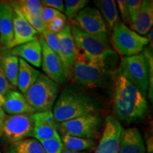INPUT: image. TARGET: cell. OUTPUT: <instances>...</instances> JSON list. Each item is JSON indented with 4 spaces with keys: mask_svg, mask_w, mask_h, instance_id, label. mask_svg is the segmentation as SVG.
<instances>
[{
    "mask_svg": "<svg viewBox=\"0 0 153 153\" xmlns=\"http://www.w3.org/2000/svg\"><path fill=\"white\" fill-rule=\"evenodd\" d=\"M118 55L114 50L98 57H91L77 48L72 70L76 84L90 89H105L116 82Z\"/></svg>",
    "mask_w": 153,
    "mask_h": 153,
    "instance_id": "cell-1",
    "label": "cell"
},
{
    "mask_svg": "<svg viewBox=\"0 0 153 153\" xmlns=\"http://www.w3.org/2000/svg\"><path fill=\"white\" fill-rule=\"evenodd\" d=\"M62 14H63L62 13L55 10L54 9L50 8V7H43H43H42V9L41 11V16L42 21H43V24L45 26H46V25L48 24L52 19H53L57 16H61Z\"/></svg>",
    "mask_w": 153,
    "mask_h": 153,
    "instance_id": "cell-33",
    "label": "cell"
},
{
    "mask_svg": "<svg viewBox=\"0 0 153 153\" xmlns=\"http://www.w3.org/2000/svg\"><path fill=\"white\" fill-rule=\"evenodd\" d=\"M116 2L118 6V9L120 11V16L123 20V23L124 24L130 26L131 24V19H130L128 9L127 0H117Z\"/></svg>",
    "mask_w": 153,
    "mask_h": 153,
    "instance_id": "cell-35",
    "label": "cell"
},
{
    "mask_svg": "<svg viewBox=\"0 0 153 153\" xmlns=\"http://www.w3.org/2000/svg\"><path fill=\"white\" fill-rule=\"evenodd\" d=\"M14 37L9 48L18 46L38 38V32L34 29L18 9L14 8Z\"/></svg>",
    "mask_w": 153,
    "mask_h": 153,
    "instance_id": "cell-15",
    "label": "cell"
},
{
    "mask_svg": "<svg viewBox=\"0 0 153 153\" xmlns=\"http://www.w3.org/2000/svg\"><path fill=\"white\" fill-rule=\"evenodd\" d=\"M128 78L140 90L147 94L149 85V65L146 57L140 54L123 57L120 61Z\"/></svg>",
    "mask_w": 153,
    "mask_h": 153,
    "instance_id": "cell-9",
    "label": "cell"
},
{
    "mask_svg": "<svg viewBox=\"0 0 153 153\" xmlns=\"http://www.w3.org/2000/svg\"><path fill=\"white\" fill-rule=\"evenodd\" d=\"M127 4L131 24H133L136 19L139 11L140 10L142 1L141 0H127Z\"/></svg>",
    "mask_w": 153,
    "mask_h": 153,
    "instance_id": "cell-34",
    "label": "cell"
},
{
    "mask_svg": "<svg viewBox=\"0 0 153 153\" xmlns=\"http://www.w3.org/2000/svg\"><path fill=\"white\" fill-rule=\"evenodd\" d=\"M1 136H2V133H1V131H0V139H1Z\"/></svg>",
    "mask_w": 153,
    "mask_h": 153,
    "instance_id": "cell-41",
    "label": "cell"
},
{
    "mask_svg": "<svg viewBox=\"0 0 153 153\" xmlns=\"http://www.w3.org/2000/svg\"><path fill=\"white\" fill-rule=\"evenodd\" d=\"M102 122V116L97 113L57 123V128L58 133L60 132L62 135H68L82 138L92 139L98 135Z\"/></svg>",
    "mask_w": 153,
    "mask_h": 153,
    "instance_id": "cell-6",
    "label": "cell"
},
{
    "mask_svg": "<svg viewBox=\"0 0 153 153\" xmlns=\"http://www.w3.org/2000/svg\"><path fill=\"white\" fill-rule=\"evenodd\" d=\"M33 120L32 114L7 116L1 133L7 142L14 143L33 136Z\"/></svg>",
    "mask_w": 153,
    "mask_h": 153,
    "instance_id": "cell-8",
    "label": "cell"
},
{
    "mask_svg": "<svg viewBox=\"0 0 153 153\" xmlns=\"http://www.w3.org/2000/svg\"><path fill=\"white\" fill-rule=\"evenodd\" d=\"M118 153H146L144 140L138 129H123Z\"/></svg>",
    "mask_w": 153,
    "mask_h": 153,
    "instance_id": "cell-19",
    "label": "cell"
},
{
    "mask_svg": "<svg viewBox=\"0 0 153 153\" xmlns=\"http://www.w3.org/2000/svg\"><path fill=\"white\" fill-rule=\"evenodd\" d=\"M103 18L106 20V26L111 30L120 22V16L116 3L114 0H96L94 1Z\"/></svg>",
    "mask_w": 153,
    "mask_h": 153,
    "instance_id": "cell-22",
    "label": "cell"
},
{
    "mask_svg": "<svg viewBox=\"0 0 153 153\" xmlns=\"http://www.w3.org/2000/svg\"><path fill=\"white\" fill-rule=\"evenodd\" d=\"M111 42L115 50L123 57L140 54L149 44L147 37L132 30L123 22H119L113 28Z\"/></svg>",
    "mask_w": 153,
    "mask_h": 153,
    "instance_id": "cell-5",
    "label": "cell"
},
{
    "mask_svg": "<svg viewBox=\"0 0 153 153\" xmlns=\"http://www.w3.org/2000/svg\"><path fill=\"white\" fill-rule=\"evenodd\" d=\"M24 17L25 19L27 21L28 24L35 29L38 33H42L45 31L46 28L42 21L41 14H30L27 13H21Z\"/></svg>",
    "mask_w": 153,
    "mask_h": 153,
    "instance_id": "cell-31",
    "label": "cell"
},
{
    "mask_svg": "<svg viewBox=\"0 0 153 153\" xmlns=\"http://www.w3.org/2000/svg\"><path fill=\"white\" fill-rule=\"evenodd\" d=\"M6 117H7V114L4 111L2 108L0 107V131H1V128H2L4 122Z\"/></svg>",
    "mask_w": 153,
    "mask_h": 153,
    "instance_id": "cell-39",
    "label": "cell"
},
{
    "mask_svg": "<svg viewBox=\"0 0 153 153\" xmlns=\"http://www.w3.org/2000/svg\"><path fill=\"white\" fill-rule=\"evenodd\" d=\"M41 2L43 7L54 9L62 14L65 12L64 1L62 0H43Z\"/></svg>",
    "mask_w": 153,
    "mask_h": 153,
    "instance_id": "cell-36",
    "label": "cell"
},
{
    "mask_svg": "<svg viewBox=\"0 0 153 153\" xmlns=\"http://www.w3.org/2000/svg\"><path fill=\"white\" fill-rule=\"evenodd\" d=\"M145 145H146L145 150L147 151V152L153 153V140L152 135H150L146 137V142H145Z\"/></svg>",
    "mask_w": 153,
    "mask_h": 153,
    "instance_id": "cell-38",
    "label": "cell"
},
{
    "mask_svg": "<svg viewBox=\"0 0 153 153\" xmlns=\"http://www.w3.org/2000/svg\"><path fill=\"white\" fill-rule=\"evenodd\" d=\"M9 55H14L30 65L40 68L42 62V48L38 38L22 45L13 48Z\"/></svg>",
    "mask_w": 153,
    "mask_h": 153,
    "instance_id": "cell-16",
    "label": "cell"
},
{
    "mask_svg": "<svg viewBox=\"0 0 153 153\" xmlns=\"http://www.w3.org/2000/svg\"><path fill=\"white\" fill-rule=\"evenodd\" d=\"M73 25L89 33L107 34V26L97 8L86 7L72 20Z\"/></svg>",
    "mask_w": 153,
    "mask_h": 153,
    "instance_id": "cell-12",
    "label": "cell"
},
{
    "mask_svg": "<svg viewBox=\"0 0 153 153\" xmlns=\"http://www.w3.org/2000/svg\"><path fill=\"white\" fill-rule=\"evenodd\" d=\"M71 33L76 48L91 57H98L111 51L107 34H92L72 25Z\"/></svg>",
    "mask_w": 153,
    "mask_h": 153,
    "instance_id": "cell-7",
    "label": "cell"
},
{
    "mask_svg": "<svg viewBox=\"0 0 153 153\" xmlns=\"http://www.w3.org/2000/svg\"><path fill=\"white\" fill-rule=\"evenodd\" d=\"M113 101L116 119L126 124H133L144 119L148 108L146 94L140 90L118 65Z\"/></svg>",
    "mask_w": 153,
    "mask_h": 153,
    "instance_id": "cell-2",
    "label": "cell"
},
{
    "mask_svg": "<svg viewBox=\"0 0 153 153\" xmlns=\"http://www.w3.org/2000/svg\"><path fill=\"white\" fill-rule=\"evenodd\" d=\"M60 85L41 73L24 96L35 112L52 111L59 94Z\"/></svg>",
    "mask_w": 153,
    "mask_h": 153,
    "instance_id": "cell-4",
    "label": "cell"
},
{
    "mask_svg": "<svg viewBox=\"0 0 153 153\" xmlns=\"http://www.w3.org/2000/svg\"><path fill=\"white\" fill-rule=\"evenodd\" d=\"M67 24V18L64 14L57 16L46 25V29L53 33H57L64 28Z\"/></svg>",
    "mask_w": 153,
    "mask_h": 153,
    "instance_id": "cell-32",
    "label": "cell"
},
{
    "mask_svg": "<svg viewBox=\"0 0 153 153\" xmlns=\"http://www.w3.org/2000/svg\"><path fill=\"white\" fill-rule=\"evenodd\" d=\"M38 40L42 48L41 65L45 74L57 85H64L67 79L60 58L48 46L41 34Z\"/></svg>",
    "mask_w": 153,
    "mask_h": 153,
    "instance_id": "cell-11",
    "label": "cell"
},
{
    "mask_svg": "<svg viewBox=\"0 0 153 153\" xmlns=\"http://www.w3.org/2000/svg\"><path fill=\"white\" fill-rule=\"evenodd\" d=\"M4 75L13 87H17L19 58L14 55H7L4 56L0 63Z\"/></svg>",
    "mask_w": 153,
    "mask_h": 153,
    "instance_id": "cell-23",
    "label": "cell"
},
{
    "mask_svg": "<svg viewBox=\"0 0 153 153\" xmlns=\"http://www.w3.org/2000/svg\"><path fill=\"white\" fill-rule=\"evenodd\" d=\"M60 138L63 149H65L67 150L75 151V152L90 150L94 148L97 144L96 141L93 139L82 138V137L71 136L68 135H62Z\"/></svg>",
    "mask_w": 153,
    "mask_h": 153,
    "instance_id": "cell-24",
    "label": "cell"
},
{
    "mask_svg": "<svg viewBox=\"0 0 153 153\" xmlns=\"http://www.w3.org/2000/svg\"><path fill=\"white\" fill-rule=\"evenodd\" d=\"M62 53V62L66 79H70L73 64L76 55V48L71 33V26L67 24L64 28L56 33Z\"/></svg>",
    "mask_w": 153,
    "mask_h": 153,
    "instance_id": "cell-14",
    "label": "cell"
},
{
    "mask_svg": "<svg viewBox=\"0 0 153 153\" xmlns=\"http://www.w3.org/2000/svg\"><path fill=\"white\" fill-rule=\"evenodd\" d=\"M0 153H2V152H1V150H0Z\"/></svg>",
    "mask_w": 153,
    "mask_h": 153,
    "instance_id": "cell-42",
    "label": "cell"
},
{
    "mask_svg": "<svg viewBox=\"0 0 153 153\" xmlns=\"http://www.w3.org/2000/svg\"><path fill=\"white\" fill-rule=\"evenodd\" d=\"M13 87L7 79L0 66V95L4 96L9 90H11Z\"/></svg>",
    "mask_w": 153,
    "mask_h": 153,
    "instance_id": "cell-37",
    "label": "cell"
},
{
    "mask_svg": "<svg viewBox=\"0 0 153 153\" xmlns=\"http://www.w3.org/2000/svg\"><path fill=\"white\" fill-rule=\"evenodd\" d=\"M1 108L5 113L10 115L35 113L25 99L24 94L12 89L4 96V103Z\"/></svg>",
    "mask_w": 153,
    "mask_h": 153,
    "instance_id": "cell-18",
    "label": "cell"
},
{
    "mask_svg": "<svg viewBox=\"0 0 153 153\" xmlns=\"http://www.w3.org/2000/svg\"><path fill=\"white\" fill-rule=\"evenodd\" d=\"M89 1L87 0H65L64 1L65 16L72 21L76 14L86 7Z\"/></svg>",
    "mask_w": 153,
    "mask_h": 153,
    "instance_id": "cell-27",
    "label": "cell"
},
{
    "mask_svg": "<svg viewBox=\"0 0 153 153\" xmlns=\"http://www.w3.org/2000/svg\"><path fill=\"white\" fill-rule=\"evenodd\" d=\"M7 153H45V151L37 140L26 138L10 144Z\"/></svg>",
    "mask_w": 153,
    "mask_h": 153,
    "instance_id": "cell-25",
    "label": "cell"
},
{
    "mask_svg": "<svg viewBox=\"0 0 153 153\" xmlns=\"http://www.w3.org/2000/svg\"><path fill=\"white\" fill-rule=\"evenodd\" d=\"M123 128L114 116H108L100 142L94 153H118Z\"/></svg>",
    "mask_w": 153,
    "mask_h": 153,
    "instance_id": "cell-10",
    "label": "cell"
},
{
    "mask_svg": "<svg viewBox=\"0 0 153 153\" xmlns=\"http://www.w3.org/2000/svg\"><path fill=\"white\" fill-rule=\"evenodd\" d=\"M41 36L43 37L48 46L52 50L55 54L58 55V57H60L61 61H62V53H61L60 43H59L56 33L45 29V31H43L41 34Z\"/></svg>",
    "mask_w": 153,
    "mask_h": 153,
    "instance_id": "cell-28",
    "label": "cell"
},
{
    "mask_svg": "<svg viewBox=\"0 0 153 153\" xmlns=\"http://www.w3.org/2000/svg\"><path fill=\"white\" fill-rule=\"evenodd\" d=\"M14 9L8 3L0 2V44L7 48L14 37Z\"/></svg>",
    "mask_w": 153,
    "mask_h": 153,
    "instance_id": "cell-17",
    "label": "cell"
},
{
    "mask_svg": "<svg viewBox=\"0 0 153 153\" xmlns=\"http://www.w3.org/2000/svg\"><path fill=\"white\" fill-rule=\"evenodd\" d=\"M153 24V1L152 0L142 1L140 10L136 19L130 28L139 35H146L152 29Z\"/></svg>",
    "mask_w": 153,
    "mask_h": 153,
    "instance_id": "cell-20",
    "label": "cell"
},
{
    "mask_svg": "<svg viewBox=\"0 0 153 153\" xmlns=\"http://www.w3.org/2000/svg\"><path fill=\"white\" fill-rule=\"evenodd\" d=\"M146 57L149 65V85H148V94L149 99L152 102L153 99V53L152 48L150 46L144 48L143 52Z\"/></svg>",
    "mask_w": 153,
    "mask_h": 153,
    "instance_id": "cell-29",
    "label": "cell"
},
{
    "mask_svg": "<svg viewBox=\"0 0 153 153\" xmlns=\"http://www.w3.org/2000/svg\"><path fill=\"white\" fill-rule=\"evenodd\" d=\"M33 120V137L40 141L60 137L52 111L32 114Z\"/></svg>",
    "mask_w": 153,
    "mask_h": 153,
    "instance_id": "cell-13",
    "label": "cell"
},
{
    "mask_svg": "<svg viewBox=\"0 0 153 153\" xmlns=\"http://www.w3.org/2000/svg\"><path fill=\"white\" fill-rule=\"evenodd\" d=\"M11 6L20 11L21 13H27L30 14H41L43 7L41 1L38 0H23L15 2Z\"/></svg>",
    "mask_w": 153,
    "mask_h": 153,
    "instance_id": "cell-26",
    "label": "cell"
},
{
    "mask_svg": "<svg viewBox=\"0 0 153 153\" xmlns=\"http://www.w3.org/2000/svg\"><path fill=\"white\" fill-rule=\"evenodd\" d=\"M102 109V104L83 89L74 85L67 86L57 97L53 108V114L57 123L97 114Z\"/></svg>",
    "mask_w": 153,
    "mask_h": 153,
    "instance_id": "cell-3",
    "label": "cell"
},
{
    "mask_svg": "<svg viewBox=\"0 0 153 153\" xmlns=\"http://www.w3.org/2000/svg\"><path fill=\"white\" fill-rule=\"evenodd\" d=\"M41 72L34 68L23 59L19 58V67L17 87L22 94H24L29 87L35 82Z\"/></svg>",
    "mask_w": 153,
    "mask_h": 153,
    "instance_id": "cell-21",
    "label": "cell"
},
{
    "mask_svg": "<svg viewBox=\"0 0 153 153\" xmlns=\"http://www.w3.org/2000/svg\"><path fill=\"white\" fill-rule=\"evenodd\" d=\"M61 153H87L85 152H75V151H70V150H67L65 149H63Z\"/></svg>",
    "mask_w": 153,
    "mask_h": 153,
    "instance_id": "cell-40",
    "label": "cell"
},
{
    "mask_svg": "<svg viewBox=\"0 0 153 153\" xmlns=\"http://www.w3.org/2000/svg\"><path fill=\"white\" fill-rule=\"evenodd\" d=\"M45 153H61L62 143L60 137L40 141Z\"/></svg>",
    "mask_w": 153,
    "mask_h": 153,
    "instance_id": "cell-30",
    "label": "cell"
}]
</instances>
